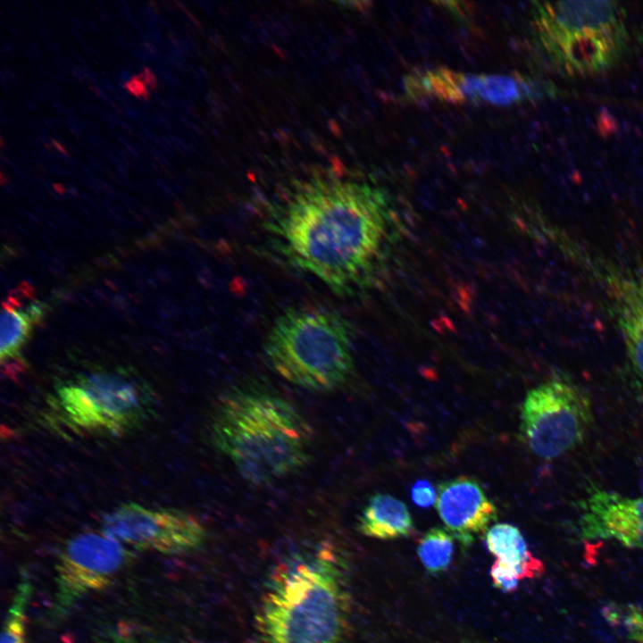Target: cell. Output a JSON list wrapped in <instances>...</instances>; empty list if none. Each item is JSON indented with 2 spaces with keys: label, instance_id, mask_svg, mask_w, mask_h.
I'll use <instances>...</instances> for the list:
<instances>
[{
  "label": "cell",
  "instance_id": "obj_13",
  "mask_svg": "<svg viewBox=\"0 0 643 643\" xmlns=\"http://www.w3.org/2000/svg\"><path fill=\"white\" fill-rule=\"evenodd\" d=\"M357 530L377 539L406 538L413 532V521L404 502L387 493H376L358 516Z\"/></svg>",
  "mask_w": 643,
  "mask_h": 643
},
{
  "label": "cell",
  "instance_id": "obj_21",
  "mask_svg": "<svg viewBox=\"0 0 643 643\" xmlns=\"http://www.w3.org/2000/svg\"><path fill=\"white\" fill-rule=\"evenodd\" d=\"M411 497L416 505L423 508L435 505L437 499L433 486L425 480H420L413 484Z\"/></svg>",
  "mask_w": 643,
  "mask_h": 643
},
{
  "label": "cell",
  "instance_id": "obj_7",
  "mask_svg": "<svg viewBox=\"0 0 643 643\" xmlns=\"http://www.w3.org/2000/svg\"><path fill=\"white\" fill-rule=\"evenodd\" d=\"M592 421L588 393L570 380L551 379L526 394L519 436L534 455L552 460L580 445Z\"/></svg>",
  "mask_w": 643,
  "mask_h": 643
},
{
  "label": "cell",
  "instance_id": "obj_23",
  "mask_svg": "<svg viewBox=\"0 0 643 643\" xmlns=\"http://www.w3.org/2000/svg\"><path fill=\"white\" fill-rule=\"evenodd\" d=\"M141 74L146 85H147L153 90L156 89L157 79L154 73L149 68L144 67Z\"/></svg>",
  "mask_w": 643,
  "mask_h": 643
},
{
  "label": "cell",
  "instance_id": "obj_22",
  "mask_svg": "<svg viewBox=\"0 0 643 643\" xmlns=\"http://www.w3.org/2000/svg\"><path fill=\"white\" fill-rule=\"evenodd\" d=\"M123 87L129 93L134 95L135 96L147 100L148 93L141 73L131 77L130 79L123 85Z\"/></svg>",
  "mask_w": 643,
  "mask_h": 643
},
{
  "label": "cell",
  "instance_id": "obj_8",
  "mask_svg": "<svg viewBox=\"0 0 643 643\" xmlns=\"http://www.w3.org/2000/svg\"><path fill=\"white\" fill-rule=\"evenodd\" d=\"M131 558L125 545L103 531L70 539L55 564L51 622L63 620L86 595L109 586Z\"/></svg>",
  "mask_w": 643,
  "mask_h": 643
},
{
  "label": "cell",
  "instance_id": "obj_17",
  "mask_svg": "<svg viewBox=\"0 0 643 643\" xmlns=\"http://www.w3.org/2000/svg\"><path fill=\"white\" fill-rule=\"evenodd\" d=\"M455 547V537L446 528L433 527L422 537L417 555L426 571L440 574L449 567Z\"/></svg>",
  "mask_w": 643,
  "mask_h": 643
},
{
  "label": "cell",
  "instance_id": "obj_19",
  "mask_svg": "<svg viewBox=\"0 0 643 643\" xmlns=\"http://www.w3.org/2000/svg\"><path fill=\"white\" fill-rule=\"evenodd\" d=\"M489 574L495 588L505 593L514 592L522 580L514 568L497 560L493 563Z\"/></svg>",
  "mask_w": 643,
  "mask_h": 643
},
{
  "label": "cell",
  "instance_id": "obj_15",
  "mask_svg": "<svg viewBox=\"0 0 643 643\" xmlns=\"http://www.w3.org/2000/svg\"><path fill=\"white\" fill-rule=\"evenodd\" d=\"M460 89L464 97L478 98L496 105H508L530 92L514 78L502 75H462Z\"/></svg>",
  "mask_w": 643,
  "mask_h": 643
},
{
  "label": "cell",
  "instance_id": "obj_18",
  "mask_svg": "<svg viewBox=\"0 0 643 643\" xmlns=\"http://www.w3.org/2000/svg\"><path fill=\"white\" fill-rule=\"evenodd\" d=\"M32 591L30 579L23 571L3 626L1 643H26V612Z\"/></svg>",
  "mask_w": 643,
  "mask_h": 643
},
{
  "label": "cell",
  "instance_id": "obj_25",
  "mask_svg": "<svg viewBox=\"0 0 643 643\" xmlns=\"http://www.w3.org/2000/svg\"><path fill=\"white\" fill-rule=\"evenodd\" d=\"M51 144H52V146H53L56 150H58V152H60L63 155H65V156H66V155L68 154L66 149L63 147V146L60 142H58V141H56V140H54V139H51Z\"/></svg>",
  "mask_w": 643,
  "mask_h": 643
},
{
  "label": "cell",
  "instance_id": "obj_4",
  "mask_svg": "<svg viewBox=\"0 0 643 643\" xmlns=\"http://www.w3.org/2000/svg\"><path fill=\"white\" fill-rule=\"evenodd\" d=\"M353 336L349 322L335 310L291 307L273 322L263 353L271 370L288 382L327 392L353 373Z\"/></svg>",
  "mask_w": 643,
  "mask_h": 643
},
{
  "label": "cell",
  "instance_id": "obj_2",
  "mask_svg": "<svg viewBox=\"0 0 643 643\" xmlns=\"http://www.w3.org/2000/svg\"><path fill=\"white\" fill-rule=\"evenodd\" d=\"M209 439L251 484L266 485L304 468L313 432L299 411L281 396L239 386L216 400L208 422Z\"/></svg>",
  "mask_w": 643,
  "mask_h": 643
},
{
  "label": "cell",
  "instance_id": "obj_9",
  "mask_svg": "<svg viewBox=\"0 0 643 643\" xmlns=\"http://www.w3.org/2000/svg\"><path fill=\"white\" fill-rule=\"evenodd\" d=\"M102 531L123 545L164 555H179L201 547L206 531L192 514L175 508H151L126 503L106 514Z\"/></svg>",
  "mask_w": 643,
  "mask_h": 643
},
{
  "label": "cell",
  "instance_id": "obj_5",
  "mask_svg": "<svg viewBox=\"0 0 643 643\" xmlns=\"http://www.w3.org/2000/svg\"><path fill=\"white\" fill-rule=\"evenodd\" d=\"M537 38L562 74L605 71L628 50L623 9L614 1H557L534 4Z\"/></svg>",
  "mask_w": 643,
  "mask_h": 643
},
{
  "label": "cell",
  "instance_id": "obj_12",
  "mask_svg": "<svg viewBox=\"0 0 643 643\" xmlns=\"http://www.w3.org/2000/svg\"><path fill=\"white\" fill-rule=\"evenodd\" d=\"M607 279L627 355L643 381V275H613Z\"/></svg>",
  "mask_w": 643,
  "mask_h": 643
},
{
  "label": "cell",
  "instance_id": "obj_11",
  "mask_svg": "<svg viewBox=\"0 0 643 643\" xmlns=\"http://www.w3.org/2000/svg\"><path fill=\"white\" fill-rule=\"evenodd\" d=\"M435 507L439 518L463 550L487 532L497 519V508L481 484L462 475L438 484Z\"/></svg>",
  "mask_w": 643,
  "mask_h": 643
},
{
  "label": "cell",
  "instance_id": "obj_26",
  "mask_svg": "<svg viewBox=\"0 0 643 643\" xmlns=\"http://www.w3.org/2000/svg\"><path fill=\"white\" fill-rule=\"evenodd\" d=\"M145 48L147 52H149L151 54H156V49L155 47L149 42L145 43Z\"/></svg>",
  "mask_w": 643,
  "mask_h": 643
},
{
  "label": "cell",
  "instance_id": "obj_16",
  "mask_svg": "<svg viewBox=\"0 0 643 643\" xmlns=\"http://www.w3.org/2000/svg\"><path fill=\"white\" fill-rule=\"evenodd\" d=\"M37 323L28 310L6 306L1 313L0 357L2 363L16 360L29 339L32 325Z\"/></svg>",
  "mask_w": 643,
  "mask_h": 643
},
{
  "label": "cell",
  "instance_id": "obj_1",
  "mask_svg": "<svg viewBox=\"0 0 643 643\" xmlns=\"http://www.w3.org/2000/svg\"><path fill=\"white\" fill-rule=\"evenodd\" d=\"M270 206L269 243L292 268L340 296L372 285L385 257L393 221L387 193L335 171L294 180Z\"/></svg>",
  "mask_w": 643,
  "mask_h": 643
},
{
  "label": "cell",
  "instance_id": "obj_14",
  "mask_svg": "<svg viewBox=\"0 0 643 643\" xmlns=\"http://www.w3.org/2000/svg\"><path fill=\"white\" fill-rule=\"evenodd\" d=\"M488 550L496 560L514 568L521 580L540 577L545 572L543 562L535 557L521 530L505 522L496 523L485 533Z\"/></svg>",
  "mask_w": 643,
  "mask_h": 643
},
{
  "label": "cell",
  "instance_id": "obj_3",
  "mask_svg": "<svg viewBox=\"0 0 643 643\" xmlns=\"http://www.w3.org/2000/svg\"><path fill=\"white\" fill-rule=\"evenodd\" d=\"M351 600L346 563L324 544L280 564L255 619L257 643H347Z\"/></svg>",
  "mask_w": 643,
  "mask_h": 643
},
{
  "label": "cell",
  "instance_id": "obj_24",
  "mask_svg": "<svg viewBox=\"0 0 643 643\" xmlns=\"http://www.w3.org/2000/svg\"><path fill=\"white\" fill-rule=\"evenodd\" d=\"M99 643H136L132 639H129L121 636H115L105 640H102Z\"/></svg>",
  "mask_w": 643,
  "mask_h": 643
},
{
  "label": "cell",
  "instance_id": "obj_20",
  "mask_svg": "<svg viewBox=\"0 0 643 643\" xmlns=\"http://www.w3.org/2000/svg\"><path fill=\"white\" fill-rule=\"evenodd\" d=\"M622 614V624L630 639L635 643H643V611L629 605Z\"/></svg>",
  "mask_w": 643,
  "mask_h": 643
},
{
  "label": "cell",
  "instance_id": "obj_6",
  "mask_svg": "<svg viewBox=\"0 0 643 643\" xmlns=\"http://www.w3.org/2000/svg\"><path fill=\"white\" fill-rule=\"evenodd\" d=\"M54 394L59 413L72 429L111 435L141 427L155 404L148 384L122 369L80 373L58 382Z\"/></svg>",
  "mask_w": 643,
  "mask_h": 643
},
{
  "label": "cell",
  "instance_id": "obj_10",
  "mask_svg": "<svg viewBox=\"0 0 643 643\" xmlns=\"http://www.w3.org/2000/svg\"><path fill=\"white\" fill-rule=\"evenodd\" d=\"M580 509L579 528L583 539H614L643 551V497L594 488Z\"/></svg>",
  "mask_w": 643,
  "mask_h": 643
}]
</instances>
